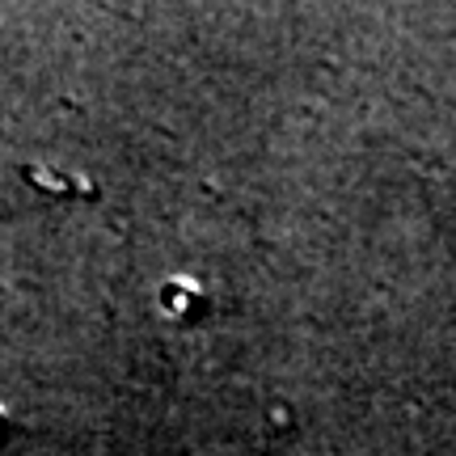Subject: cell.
<instances>
[{"instance_id": "cell-1", "label": "cell", "mask_w": 456, "mask_h": 456, "mask_svg": "<svg viewBox=\"0 0 456 456\" xmlns=\"http://www.w3.org/2000/svg\"><path fill=\"white\" fill-rule=\"evenodd\" d=\"M157 305H161L169 317H178V322H195L199 313L208 309V288H203L199 279L174 275V279H165V283H161Z\"/></svg>"}, {"instance_id": "cell-2", "label": "cell", "mask_w": 456, "mask_h": 456, "mask_svg": "<svg viewBox=\"0 0 456 456\" xmlns=\"http://www.w3.org/2000/svg\"><path fill=\"white\" fill-rule=\"evenodd\" d=\"M26 178H30V182H47L43 191H51V195H68L72 186H81L77 178H64V174H51V169H26Z\"/></svg>"}, {"instance_id": "cell-3", "label": "cell", "mask_w": 456, "mask_h": 456, "mask_svg": "<svg viewBox=\"0 0 456 456\" xmlns=\"http://www.w3.org/2000/svg\"><path fill=\"white\" fill-rule=\"evenodd\" d=\"M9 423H13V419H9V410L0 406V431H4V427H9Z\"/></svg>"}]
</instances>
